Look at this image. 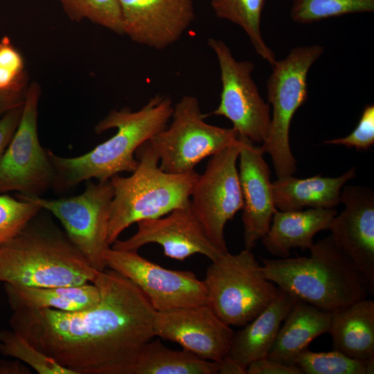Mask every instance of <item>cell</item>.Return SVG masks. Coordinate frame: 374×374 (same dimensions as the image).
Segmentation results:
<instances>
[{"instance_id": "cell-14", "label": "cell", "mask_w": 374, "mask_h": 374, "mask_svg": "<svg viewBox=\"0 0 374 374\" xmlns=\"http://www.w3.org/2000/svg\"><path fill=\"white\" fill-rule=\"evenodd\" d=\"M153 326L155 337L214 362L228 355L234 334L208 304L155 311Z\"/></svg>"}, {"instance_id": "cell-25", "label": "cell", "mask_w": 374, "mask_h": 374, "mask_svg": "<svg viewBox=\"0 0 374 374\" xmlns=\"http://www.w3.org/2000/svg\"><path fill=\"white\" fill-rule=\"evenodd\" d=\"M218 362L182 350L171 349L159 339L149 341L141 350L132 374H217Z\"/></svg>"}, {"instance_id": "cell-7", "label": "cell", "mask_w": 374, "mask_h": 374, "mask_svg": "<svg viewBox=\"0 0 374 374\" xmlns=\"http://www.w3.org/2000/svg\"><path fill=\"white\" fill-rule=\"evenodd\" d=\"M208 305L231 326H244L277 296L278 287L268 280L250 250L229 252L212 261L204 280Z\"/></svg>"}, {"instance_id": "cell-23", "label": "cell", "mask_w": 374, "mask_h": 374, "mask_svg": "<svg viewBox=\"0 0 374 374\" xmlns=\"http://www.w3.org/2000/svg\"><path fill=\"white\" fill-rule=\"evenodd\" d=\"M328 333L335 350L358 360L374 357V301L366 298L332 312Z\"/></svg>"}, {"instance_id": "cell-26", "label": "cell", "mask_w": 374, "mask_h": 374, "mask_svg": "<svg viewBox=\"0 0 374 374\" xmlns=\"http://www.w3.org/2000/svg\"><path fill=\"white\" fill-rule=\"evenodd\" d=\"M265 0H211L215 15L240 26L249 38L256 53L271 66L274 52L266 44L260 29Z\"/></svg>"}, {"instance_id": "cell-35", "label": "cell", "mask_w": 374, "mask_h": 374, "mask_svg": "<svg viewBox=\"0 0 374 374\" xmlns=\"http://www.w3.org/2000/svg\"><path fill=\"white\" fill-rule=\"evenodd\" d=\"M23 107L24 104L15 107L0 118V159L17 128Z\"/></svg>"}, {"instance_id": "cell-12", "label": "cell", "mask_w": 374, "mask_h": 374, "mask_svg": "<svg viewBox=\"0 0 374 374\" xmlns=\"http://www.w3.org/2000/svg\"><path fill=\"white\" fill-rule=\"evenodd\" d=\"M208 44L217 57L222 82L220 102L211 114L229 119L238 136L262 143L269 130L270 107L252 78L254 64L237 60L220 39L209 38Z\"/></svg>"}, {"instance_id": "cell-15", "label": "cell", "mask_w": 374, "mask_h": 374, "mask_svg": "<svg viewBox=\"0 0 374 374\" xmlns=\"http://www.w3.org/2000/svg\"><path fill=\"white\" fill-rule=\"evenodd\" d=\"M344 209L328 229L337 247L350 259L374 294V192L370 187L344 186L340 203Z\"/></svg>"}, {"instance_id": "cell-3", "label": "cell", "mask_w": 374, "mask_h": 374, "mask_svg": "<svg viewBox=\"0 0 374 374\" xmlns=\"http://www.w3.org/2000/svg\"><path fill=\"white\" fill-rule=\"evenodd\" d=\"M42 210L0 246V282L33 287L93 283L98 271Z\"/></svg>"}, {"instance_id": "cell-6", "label": "cell", "mask_w": 374, "mask_h": 374, "mask_svg": "<svg viewBox=\"0 0 374 374\" xmlns=\"http://www.w3.org/2000/svg\"><path fill=\"white\" fill-rule=\"evenodd\" d=\"M323 52V47L318 44L295 47L271 66L266 87L272 117L260 149L270 155L277 178L293 175L296 171L290 145V124L307 99L308 72Z\"/></svg>"}, {"instance_id": "cell-27", "label": "cell", "mask_w": 374, "mask_h": 374, "mask_svg": "<svg viewBox=\"0 0 374 374\" xmlns=\"http://www.w3.org/2000/svg\"><path fill=\"white\" fill-rule=\"evenodd\" d=\"M303 374H373L374 357L362 361L333 350L313 352L307 349L294 360Z\"/></svg>"}, {"instance_id": "cell-24", "label": "cell", "mask_w": 374, "mask_h": 374, "mask_svg": "<svg viewBox=\"0 0 374 374\" xmlns=\"http://www.w3.org/2000/svg\"><path fill=\"white\" fill-rule=\"evenodd\" d=\"M12 310L51 308L64 312L82 311L95 307L100 294L93 283L77 286L33 287L4 283Z\"/></svg>"}, {"instance_id": "cell-10", "label": "cell", "mask_w": 374, "mask_h": 374, "mask_svg": "<svg viewBox=\"0 0 374 374\" xmlns=\"http://www.w3.org/2000/svg\"><path fill=\"white\" fill-rule=\"evenodd\" d=\"M41 92L37 82L28 85L20 121L0 159V193L17 191L26 197H41L55 188V170L38 136Z\"/></svg>"}, {"instance_id": "cell-9", "label": "cell", "mask_w": 374, "mask_h": 374, "mask_svg": "<svg viewBox=\"0 0 374 374\" xmlns=\"http://www.w3.org/2000/svg\"><path fill=\"white\" fill-rule=\"evenodd\" d=\"M80 195L55 199L17 194L18 199L30 202L58 219L64 232L97 271L106 267L105 252L110 246L107 233L114 190L110 181H86Z\"/></svg>"}, {"instance_id": "cell-37", "label": "cell", "mask_w": 374, "mask_h": 374, "mask_svg": "<svg viewBox=\"0 0 374 374\" xmlns=\"http://www.w3.org/2000/svg\"><path fill=\"white\" fill-rule=\"evenodd\" d=\"M217 374H247V366L226 355L218 362Z\"/></svg>"}, {"instance_id": "cell-16", "label": "cell", "mask_w": 374, "mask_h": 374, "mask_svg": "<svg viewBox=\"0 0 374 374\" xmlns=\"http://www.w3.org/2000/svg\"><path fill=\"white\" fill-rule=\"evenodd\" d=\"M136 224L137 231L134 235L126 240L117 239L112 248L137 251L145 244H158L165 256L179 261L199 253L212 262L223 254L209 240L190 206Z\"/></svg>"}, {"instance_id": "cell-13", "label": "cell", "mask_w": 374, "mask_h": 374, "mask_svg": "<svg viewBox=\"0 0 374 374\" xmlns=\"http://www.w3.org/2000/svg\"><path fill=\"white\" fill-rule=\"evenodd\" d=\"M107 268L127 278L148 297L156 311L208 303L204 280L190 271L164 268L136 251L111 247L105 252Z\"/></svg>"}, {"instance_id": "cell-30", "label": "cell", "mask_w": 374, "mask_h": 374, "mask_svg": "<svg viewBox=\"0 0 374 374\" xmlns=\"http://www.w3.org/2000/svg\"><path fill=\"white\" fill-rule=\"evenodd\" d=\"M0 354L24 362L39 374H75L12 330H0Z\"/></svg>"}, {"instance_id": "cell-22", "label": "cell", "mask_w": 374, "mask_h": 374, "mask_svg": "<svg viewBox=\"0 0 374 374\" xmlns=\"http://www.w3.org/2000/svg\"><path fill=\"white\" fill-rule=\"evenodd\" d=\"M332 313L297 300L280 326L268 358L294 364L297 356L308 349L310 344L328 332Z\"/></svg>"}, {"instance_id": "cell-29", "label": "cell", "mask_w": 374, "mask_h": 374, "mask_svg": "<svg viewBox=\"0 0 374 374\" xmlns=\"http://www.w3.org/2000/svg\"><path fill=\"white\" fill-rule=\"evenodd\" d=\"M66 15L73 21L83 19L123 35L118 0H59Z\"/></svg>"}, {"instance_id": "cell-36", "label": "cell", "mask_w": 374, "mask_h": 374, "mask_svg": "<svg viewBox=\"0 0 374 374\" xmlns=\"http://www.w3.org/2000/svg\"><path fill=\"white\" fill-rule=\"evenodd\" d=\"M26 89L0 91V118L10 109L24 104Z\"/></svg>"}, {"instance_id": "cell-17", "label": "cell", "mask_w": 374, "mask_h": 374, "mask_svg": "<svg viewBox=\"0 0 374 374\" xmlns=\"http://www.w3.org/2000/svg\"><path fill=\"white\" fill-rule=\"evenodd\" d=\"M123 34L158 50L177 42L195 19L193 0H118Z\"/></svg>"}, {"instance_id": "cell-11", "label": "cell", "mask_w": 374, "mask_h": 374, "mask_svg": "<svg viewBox=\"0 0 374 374\" xmlns=\"http://www.w3.org/2000/svg\"><path fill=\"white\" fill-rule=\"evenodd\" d=\"M240 150L238 136L236 141L211 156L190 197L191 211L209 240L223 254L229 252L224 227L243 205L237 168Z\"/></svg>"}, {"instance_id": "cell-21", "label": "cell", "mask_w": 374, "mask_h": 374, "mask_svg": "<svg viewBox=\"0 0 374 374\" xmlns=\"http://www.w3.org/2000/svg\"><path fill=\"white\" fill-rule=\"evenodd\" d=\"M356 175V168L353 167L337 177L315 175L299 179L289 175L277 178L271 184L275 206L282 211L334 208L340 203L342 188Z\"/></svg>"}, {"instance_id": "cell-19", "label": "cell", "mask_w": 374, "mask_h": 374, "mask_svg": "<svg viewBox=\"0 0 374 374\" xmlns=\"http://www.w3.org/2000/svg\"><path fill=\"white\" fill-rule=\"evenodd\" d=\"M337 214L334 208L287 211L276 209L269 231L261 239L262 244L271 254L281 258H288L292 249H309L314 243V236L328 229Z\"/></svg>"}, {"instance_id": "cell-33", "label": "cell", "mask_w": 374, "mask_h": 374, "mask_svg": "<svg viewBox=\"0 0 374 374\" xmlns=\"http://www.w3.org/2000/svg\"><path fill=\"white\" fill-rule=\"evenodd\" d=\"M323 143L344 145L357 150L369 149L374 144V105L365 107L357 127L350 134Z\"/></svg>"}, {"instance_id": "cell-32", "label": "cell", "mask_w": 374, "mask_h": 374, "mask_svg": "<svg viewBox=\"0 0 374 374\" xmlns=\"http://www.w3.org/2000/svg\"><path fill=\"white\" fill-rule=\"evenodd\" d=\"M27 82L24 59L5 36L0 39V91L25 89Z\"/></svg>"}, {"instance_id": "cell-28", "label": "cell", "mask_w": 374, "mask_h": 374, "mask_svg": "<svg viewBox=\"0 0 374 374\" xmlns=\"http://www.w3.org/2000/svg\"><path fill=\"white\" fill-rule=\"evenodd\" d=\"M373 10L374 0H292L290 15L295 22L310 24L333 17Z\"/></svg>"}, {"instance_id": "cell-5", "label": "cell", "mask_w": 374, "mask_h": 374, "mask_svg": "<svg viewBox=\"0 0 374 374\" xmlns=\"http://www.w3.org/2000/svg\"><path fill=\"white\" fill-rule=\"evenodd\" d=\"M135 156L139 163L130 176L118 174L109 179L114 190L107 233L109 246L134 223L188 207L199 176L195 170L180 174L163 171L150 141L137 149Z\"/></svg>"}, {"instance_id": "cell-4", "label": "cell", "mask_w": 374, "mask_h": 374, "mask_svg": "<svg viewBox=\"0 0 374 374\" xmlns=\"http://www.w3.org/2000/svg\"><path fill=\"white\" fill-rule=\"evenodd\" d=\"M309 250L308 257H260L265 277L297 299L330 313L371 294L364 277L330 235Z\"/></svg>"}, {"instance_id": "cell-20", "label": "cell", "mask_w": 374, "mask_h": 374, "mask_svg": "<svg viewBox=\"0 0 374 374\" xmlns=\"http://www.w3.org/2000/svg\"><path fill=\"white\" fill-rule=\"evenodd\" d=\"M297 300L289 292L278 287L276 297L241 330L234 332L227 355L247 367L254 361L267 357L283 321Z\"/></svg>"}, {"instance_id": "cell-38", "label": "cell", "mask_w": 374, "mask_h": 374, "mask_svg": "<svg viewBox=\"0 0 374 374\" xmlns=\"http://www.w3.org/2000/svg\"><path fill=\"white\" fill-rule=\"evenodd\" d=\"M28 367L19 360H0V374H30Z\"/></svg>"}, {"instance_id": "cell-8", "label": "cell", "mask_w": 374, "mask_h": 374, "mask_svg": "<svg viewBox=\"0 0 374 374\" xmlns=\"http://www.w3.org/2000/svg\"><path fill=\"white\" fill-rule=\"evenodd\" d=\"M204 117L195 96H184L173 106L170 126L150 140L163 171L180 174L195 170L204 159L237 141L232 128L210 125Z\"/></svg>"}, {"instance_id": "cell-18", "label": "cell", "mask_w": 374, "mask_h": 374, "mask_svg": "<svg viewBox=\"0 0 374 374\" xmlns=\"http://www.w3.org/2000/svg\"><path fill=\"white\" fill-rule=\"evenodd\" d=\"M238 176L242 195V220L244 249L251 251L269 231L274 204L270 170L260 146L239 136Z\"/></svg>"}, {"instance_id": "cell-34", "label": "cell", "mask_w": 374, "mask_h": 374, "mask_svg": "<svg viewBox=\"0 0 374 374\" xmlns=\"http://www.w3.org/2000/svg\"><path fill=\"white\" fill-rule=\"evenodd\" d=\"M247 374H303L294 364H285L268 357L258 359L247 367Z\"/></svg>"}, {"instance_id": "cell-31", "label": "cell", "mask_w": 374, "mask_h": 374, "mask_svg": "<svg viewBox=\"0 0 374 374\" xmlns=\"http://www.w3.org/2000/svg\"><path fill=\"white\" fill-rule=\"evenodd\" d=\"M41 210L30 202L0 195V246L15 236Z\"/></svg>"}, {"instance_id": "cell-1", "label": "cell", "mask_w": 374, "mask_h": 374, "mask_svg": "<svg viewBox=\"0 0 374 374\" xmlns=\"http://www.w3.org/2000/svg\"><path fill=\"white\" fill-rule=\"evenodd\" d=\"M94 283L98 303L77 312L12 310L11 330L75 374H132L143 346L154 336L155 310L132 281L105 268Z\"/></svg>"}, {"instance_id": "cell-2", "label": "cell", "mask_w": 374, "mask_h": 374, "mask_svg": "<svg viewBox=\"0 0 374 374\" xmlns=\"http://www.w3.org/2000/svg\"><path fill=\"white\" fill-rule=\"evenodd\" d=\"M173 105L168 96L157 95L139 110L112 109L98 121L94 130L101 134L116 128V133L90 152L76 157H64L46 150L55 170V190L71 188L82 181L96 179L105 181L123 172H132L139 161L135 153L167 126Z\"/></svg>"}]
</instances>
